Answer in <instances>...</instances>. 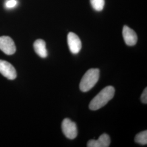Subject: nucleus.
Masks as SVG:
<instances>
[{
	"label": "nucleus",
	"mask_w": 147,
	"mask_h": 147,
	"mask_svg": "<svg viewBox=\"0 0 147 147\" xmlns=\"http://www.w3.org/2000/svg\"><path fill=\"white\" fill-rule=\"evenodd\" d=\"M0 50L8 55H11L16 53V45L11 37H0Z\"/></svg>",
	"instance_id": "nucleus-4"
},
{
	"label": "nucleus",
	"mask_w": 147,
	"mask_h": 147,
	"mask_svg": "<svg viewBox=\"0 0 147 147\" xmlns=\"http://www.w3.org/2000/svg\"><path fill=\"white\" fill-rule=\"evenodd\" d=\"M67 40L70 52L73 54L78 53L82 47V43L79 37L75 33L70 32L68 34Z\"/></svg>",
	"instance_id": "nucleus-6"
},
{
	"label": "nucleus",
	"mask_w": 147,
	"mask_h": 147,
	"mask_svg": "<svg viewBox=\"0 0 147 147\" xmlns=\"http://www.w3.org/2000/svg\"><path fill=\"white\" fill-rule=\"evenodd\" d=\"M111 143L110 137L109 135L103 134L97 140H90L87 144L88 147H108Z\"/></svg>",
	"instance_id": "nucleus-8"
},
{
	"label": "nucleus",
	"mask_w": 147,
	"mask_h": 147,
	"mask_svg": "<svg viewBox=\"0 0 147 147\" xmlns=\"http://www.w3.org/2000/svg\"><path fill=\"white\" fill-rule=\"evenodd\" d=\"M0 73L11 80H14L17 76L14 67L11 63L3 60H0Z\"/></svg>",
	"instance_id": "nucleus-5"
},
{
	"label": "nucleus",
	"mask_w": 147,
	"mask_h": 147,
	"mask_svg": "<svg viewBox=\"0 0 147 147\" xmlns=\"http://www.w3.org/2000/svg\"><path fill=\"white\" fill-rule=\"evenodd\" d=\"M100 77L99 69H90L84 74L80 83V89L83 92H87L93 88L98 82Z\"/></svg>",
	"instance_id": "nucleus-2"
},
{
	"label": "nucleus",
	"mask_w": 147,
	"mask_h": 147,
	"mask_svg": "<svg viewBox=\"0 0 147 147\" xmlns=\"http://www.w3.org/2000/svg\"><path fill=\"white\" fill-rule=\"evenodd\" d=\"M90 3L95 10L102 11L105 5V0H90Z\"/></svg>",
	"instance_id": "nucleus-11"
},
{
	"label": "nucleus",
	"mask_w": 147,
	"mask_h": 147,
	"mask_svg": "<svg viewBox=\"0 0 147 147\" xmlns=\"http://www.w3.org/2000/svg\"><path fill=\"white\" fill-rule=\"evenodd\" d=\"M123 36L127 45L134 46L137 42L136 33L131 28L124 26L123 29Z\"/></svg>",
	"instance_id": "nucleus-7"
},
{
	"label": "nucleus",
	"mask_w": 147,
	"mask_h": 147,
	"mask_svg": "<svg viewBox=\"0 0 147 147\" xmlns=\"http://www.w3.org/2000/svg\"><path fill=\"white\" fill-rule=\"evenodd\" d=\"M35 52L42 58H46L48 56L47 49L46 48V43L42 39H37L33 44Z\"/></svg>",
	"instance_id": "nucleus-9"
},
{
	"label": "nucleus",
	"mask_w": 147,
	"mask_h": 147,
	"mask_svg": "<svg viewBox=\"0 0 147 147\" xmlns=\"http://www.w3.org/2000/svg\"><path fill=\"white\" fill-rule=\"evenodd\" d=\"M141 101L143 104H147V88L146 87L144 89L142 95H141Z\"/></svg>",
	"instance_id": "nucleus-12"
},
{
	"label": "nucleus",
	"mask_w": 147,
	"mask_h": 147,
	"mask_svg": "<svg viewBox=\"0 0 147 147\" xmlns=\"http://www.w3.org/2000/svg\"><path fill=\"white\" fill-rule=\"evenodd\" d=\"M16 4L17 2L16 0H9L5 3V6L8 8H11L14 7L16 5Z\"/></svg>",
	"instance_id": "nucleus-13"
},
{
	"label": "nucleus",
	"mask_w": 147,
	"mask_h": 147,
	"mask_svg": "<svg viewBox=\"0 0 147 147\" xmlns=\"http://www.w3.org/2000/svg\"><path fill=\"white\" fill-rule=\"evenodd\" d=\"M62 130L65 136L70 140H74L78 136V129L76 123L69 118H65L63 120Z\"/></svg>",
	"instance_id": "nucleus-3"
},
{
	"label": "nucleus",
	"mask_w": 147,
	"mask_h": 147,
	"mask_svg": "<svg viewBox=\"0 0 147 147\" xmlns=\"http://www.w3.org/2000/svg\"><path fill=\"white\" fill-rule=\"evenodd\" d=\"M115 93V89L113 86H107L96 95L90 101L89 105L91 110L96 111L104 107L111 100Z\"/></svg>",
	"instance_id": "nucleus-1"
},
{
	"label": "nucleus",
	"mask_w": 147,
	"mask_h": 147,
	"mask_svg": "<svg viewBox=\"0 0 147 147\" xmlns=\"http://www.w3.org/2000/svg\"><path fill=\"white\" fill-rule=\"evenodd\" d=\"M135 141L142 145L147 144V131L145 130L137 134L135 138Z\"/></svg>",
	"instance_id": "nucleus-10"
}]
</instances>
